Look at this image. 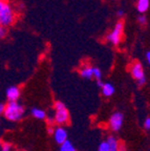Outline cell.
I'll list each match as a JSON object with an SVG mask.
<instances>
[{"label":"cell","instance_id":"cell-22","mask_svg":"<svg viewBox=\"0 0 150 151\" xmlns=\"http://www.w3.org/2000/svg\"><path fill=\"white\" fill-rule=\"evenodd\" d=\"M145 82H146V79H145V77H143V78L138 79V85H144V84H145Z\"/></svg>","mask_w":150,"mask_h":151},{"label":"cell","instance_id":"cell-29","mask_svg":"<svg viewBox=\"0 0 150 151\" xmlns=\"http://www.w3.org/2000/svg\"><path fill=\"white\" fill-rule=\"evenodd\" d=\"M1 147H2V142H1V139H0V149H1Z\"/></svg>","mask_w":150,"mask_h":151},{"label":"cell","instance_id":"cell-15","mask_svg":"<svg viewBox=\"0 0 150 151\" xmlns=\"http://www.w3.org/2000/svg\"><path fill=\"white\" fill-rule=\"evenodd\" d=\"M99 151H109V145L107 142H102L99 146Z\"/></svg>","mask_w":150,"mask_h":151},{"label":"cell","instance_id":"cell-9","mask_svg":"<svg viewBox=\"0 0 150 151\" xmlns=\"http://www.w3.org/2000/svg\"><path fill=\"white\" fill-rule=\"evenodd\" d=\"M150 1L149 0H138L136 2V9H138V13L144 14L145 12H147L148 9H149Z\"/></svg>","mask_w":150,"mask_h":151},{"label":"cell","instance_id":"cell-20","mask_svg":"<svg viewBox=\"0 0 150 151\" xmlns=\"http://www.w3.org/2000/svg\"><path fill=\"white\" fill-rule=\"evenodd\" d=\"M144 127H145V129L150 130V118L146 119L145 123H144Z\"/></svg>","mask_w":150,"mask_h":151},{"label":"cell","instance_id":"cell-8","mask_svg":"<svg viewBox=\"0 0 150 151\" xmlns=\"http://www.w3.org/2000/svg\"><path fill=\"white\" fill-rule=\"evenodd\" d=\"M20 97V89L17 86H11L6 89V98L9 101H17Z\"/></svg>","mask_w":150,"mask_h":151},{"label":"cell","instance_id":"cell-27","mask_svg":"<svg viewBox=\"0 0 150 151\" xmlns=\"http://www.w3.org/2000/svg\"><path fill=\"white\" fill-rule=\"evenodd\" d=\"M121 151H126V149H125V147L123 146V145L121 146Z\"/></svg>","mask_w":150,"mask_h":151},{"label":"cell","instance_id":"cell-17","mask_svg":"<svg viewBox=\"0 0 150 151\" xmlns=\"http://www.w3.org/2000/svg\"><path fill=\"white\" fill-rule=\"evenodd\" d=\"M94 77L97 79V80H99V79H101V77H102L101 70H100L99 68H97V67H94Z\"/></svg>","mask_w":150,"mask_h":151},{"label":"cell","instance_id":"cell-4","mask_svg":"<svg viewBox=\"0 0 150 151\" xmlns=\"http://www.w3.org/2000/svg\"><path fill=\"white\" fill-rule=\"evenodd\" d=\"M123 114L121 112H115L113 113L112 116H110V120H109V123H110V127L112 130L115 131H118V130L121 129L123 124Z\"/></svg>","mask_w":150,"mask_h":151},{"label":"cell","instance_id":"cell-19","mask_svg":"<svg viewBox=\"0 0 150 151\" xmlns=\"http://www.w3.org/2000/svg\"><path fill=\"white\" fill-rule=\"evenodd\" d=\"M11 149H12V145L9 143H2V147L0 151H11Z\"/></svg>","mask_w":150,"mask_h":151},{"label":"cell","instance_id":"cell-10","mask_svg":"<svg viewBox=\"0 0 150 151\" xmlns=\"http://www.w3.org/2000/svg\"><path fill=\"white\" fill-rule=\"evenodd\" d=\"M81 76H82V78L85 79H90L94 76V67H90V66H85L81 69L80 71Z\"/></svg>","mask_w":150,"mask_h":151},{"label":"cell","instance_id":"cell-11","mask_svg":"<svg viewBox=\"0 0 150 151\" xmlns=\"http://www.w3.org/2000/svg\"><path fill=\"white\" fill-rule=\"evenodd\" d=\"M102 92L106 97H110L111 94H113V92H115V87L110 83H106V84H103V86H102Z\"/></svg>","mask_w":150,"mask_h":151},{"label":"cell","instance_id":"cell-23","mask_svg":"<svg viewBox=\"0 0 150 151\" xmlns=\"http://www.w3.org/2000/svg\"><path fill=\"white\" fill-rule=\"evenodd\" d=\"M4 106H5V105H3V104H0V116H1V114H3V111H4Z\"/></svg>","mask_w":150,"mask_h":151},{"label":"cell","instance_id":"cell-14","mask_svg":"<svg viewBox=\"0 0 150 151\" xmlns=\"http://www.w3.org/2000/svg\"><path fill=\"white\" fill-rule=\"evenodd\" d=\"M32 114H33V116H35L36 119H39V120H42V119L45 118V112L42 109H39V108L32 109Z\"/></svg>","mask_w":150,"mask_h":151},{"label":"cell","instance_id":"cell-18","mask_svg":"<svg viewBox=\"0 0 150 151\" xmlns=\"http://www.w3.org/2000/svg\"><path fill=\"white\" fill-rule=\"evenodd\" d=\"M6 27H4V26L0 25V40L1 39H3V38H5V36H6Z\"/></svg>","mask_w":150,"mask_h":151},{"label":"cell","instance_id":"cell-2","mask_svg":"<svg viewBox=\"0 0 150 151\" xmlns=\"http://www.w3.org/2000/svg\"><path fill=\"white\" fill-rule=\"evenodd\" d=\"M16 20V13L9 3L5 4V6L0 11V25L9 27Z\"/></svg>","mask_w":150,"mask_h":151},{"label":"cell","instance_id":"cell-21","mask_svg":"<svg viewBox=\"0 0 150 151\" xmlns=\"http://www.w3.org/2000/svg\"><path fill=\"white\" fill-rule=\"evenodd\" d=\"M6 0H0V11L3 9V7L5 6V4H6Z\"/></svg>","mask_w":150,"mask_h":151},{"label":"cell","instance_id":"cell-16","mask_svg":"<svg viewBox=\"0 0 150 151\" xmlns=\"http://www.w3.org/2000/svg\"><path fill=\"white\" fill-rule=\"evenodd\" d=\"M138 21L141 25H146V23H147V18H146L145 15H141V16H138Z\"/></svg>","mask_w":150,"mask_h":151},{"label":"cell","instance_id":"cell-12","mask_svg":"<svg viewBox=\"0 0 150 151\" xmlns=\"http://www.w3.org/2000/svg\"><path fill=\"white\" fill-rule=\"evenodd\" d=\"M107 143L109 145V151H119V145H118V141L115 139V137H108Z\"/></svg>","mask_w":150,"mask_h":151},{"label":"cell","instance_id":"cell-6","mask_svg":"<svg viewBox=\"0 0 150 151\" xmlns=\"http://www.w3.org/2000/svg\"><path fill=\"white\" fill-rule=\"evenodd\" d=\"M68 118H69V114H68V111L65 107L60 108V109H57L56 110L55 121H56L58 124H65V123H67Z\"/></svg>","mask_w":150,"mask_h":151},{"label":"cell","instance_id":"cell-28","mask_svg":"<svg viewBox=\"0 0 150 151\" xmlns=\"http://www.w3.org/2000/svg\"><path fill=\"white\" fill-rule=\"evenodd\" d=\"M53 131H54V130H53V128L50 127V128H49V129H48V132H49V133H52Z\"/></svg>","mask_w":150,"mask_h":151},{"label":"cell","instance_id":"cell-3","mask_svg":"<svg viewBox=\"0 0 150 151\" xmlns=\"http://www.w3.org/2000/svg\"><path fill=\"white\" fill-rule=\"evenodd\" d=\"M123 32H124V21L123 20H119L117 24L115 25L113 29L106 36V40L108 42L112 43L113 45L120 44L121 40H122Z\"/></svg>","mask_w":150,"mask_h":151},{"label":"cell","instance_id":"cell-1","mask_svg":"<svg viewBox=\"0 0 150 151\" xmlns=\"http://www.w3.org/2000/svg\"><path fill=\"white\" fill-rule=\"evenodd\" d=\"M3 114L9 121H13V122L19 121L23 116L24 108L21 104H19L17 101H9V103L4 106Z\"/></svg>","mask_w":150,"mask_h":151},{"label":"cell","instance_id":"cell-24","mask_svg":"<svg viewBox=\"0 0 150 151\" xmlns=\"http://www.w3.org/2000/svg\"><path fill=\"white\" fill-rule=\"evenodd\" d=\"M103 84H104V83L101 81V79H99V80H97V85H98L99 87H101V88H102V86H103Z\"/></svg>","mask_w":150,"mask_h":151},{"label":"cell","instance_id":"cell-13","mask_svg":"<svg viewBox=\"0 0 150 151\" xmlns=\"http://www.w3.org/2000/svg\"><path fill=\"white\" fill-rule=\"evenodd\" d=\"M60 151H76L75 147L71 145V143L69 141L66 139L65 142H63L60 147Z\"/></svg>","mask_w":150,"mask_h":151},{"label":"cell","instance_id":"cell-7","mask_svg":"<svg viewBox=\"0 0 150 151\" xmlns=\"http://www.w3.org/2000/svg\"><path fill=\"white\" fill-rule=\"evenodd\" d=\"M54 137H55V141H56L58 144L61 145L63 142H65L66 139H67V132L65 131V129L59 127L55 130Z\"/></svg>","mask_w":150,"mask_h":151},{"label":"cell","instance_id":"cell-26","mask_svg":"<svg viewBox=\"0 0 150 151\" xmlns=\"http://www.w3.org/2000/svg\"><path fill=\"white\" fill-rule=\"evenodd\" d=\"M123 15H124V12H123L122 9H120V11H118V16H120V17H122Z\"/></svg>","mask_w":150,"mask_h":151},{"label":"cell","instance_id":"cell-25","mask_svg":"<svg viewBox=\"0 0 150 151\" xmlns=\"http://www.w3.org/2000/svg\"><path fill=\"white\" fill-rule=\"evenodd\" d=\"M146 58H147V61H148V63L150 64V52H148L147 54H146Z\"/></svg>","mask_w":150,"mask_h":151},{"label":"cell","instance_id":"cell-5","mask_svg":"<svg viewBox=\"0 0 150 151\" xmlns=\"http://www.w3.org/2000/svg\"><path fill=\"white\" fill-rule=\"evenodd\" d=\"M130 71H131V75L136 80H138V79L143 78L145 77L144 76V69H143V66L140 62L136 61L132 63L131 67H130Z\"/></svg>","mask_w":150,"mask_h":151}]
</instances>
